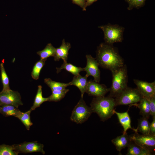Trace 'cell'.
Returning a JSON list of instances; mask_svg holds the SVG:
<instances>
[{
  "mask_svg": "<svg viewBox=\"0 0 155 155\" xmlns=\"http://www.w3.org/2000/svg\"><path fill=\"white\" fill-rule=\"evenodd\" d=\"M112 45L101 43L97 48L96 58L99 66L111 71L124 65L123 59Z\"/></svg>",
  "mask_w": 155,
  "mask_h": 155,
  "instance_id": "cell-1",
  "label": "cell"
},
{
  "mask_svg": "<svg viewBox=\"0 0 155 155\" xmlns=\"http://www.w3.org/2000/svg\"><path fill=\"white\" fill-rule=\"evenodd\" d=\"M90 105L92 113H96L102 121L110 118L115 114L114 98L109 96L93 98Z\"/></svg>",
  "mask_w": 155,
  "mask_h": 155,
  "instance_id": "cell-2",
  "label": "cell"
},
{
  "mask_svg": "<svg viewBox=\"0 0 155 155\" xmlns=\"http://www.w3.org/2000/svg\"><path fill=\"white\" fill-rule=\"evenodd\" d=\"M112 82L109 88V96L114 98L116 97L128 86V76L126 65L111 71Z\"/></svg>",
  "mask_w": 155,
  "mask_h": 155,
  "instance_id": "cell-3",
  "label": "cell"
},
{
  "mask_svg": "<svg viewBox=\"0 0 155 155\" xmlns=\"http://www.w3.org/2000/svg\"><path fill=\"white\" fill-rule=\"evenodd\" d=\"M143 97L137 88L127 86L114 98L115 106L127 105L135 106Z\"/></svg>",
  "mask_w": 155,
  "mask_h": 155,
  "instance_id": "cell-4",
  "label": "cell"
},
{
  "mask_svg": "<svg viewBox=\"0 0 155 155\" xmlns=\"http://www.w3.org/2000/svg\"><path fill=\"white\" fill-rule=\"evenodd\" d=\"M92 113L90 107L86 104L83 97L81 98L72 112L70 120L77 124L86 121Z\"/></svg>",
  "mask_w": 155,
  "mask_h": 155,
  "instance_id": "cell-5",
  "label": "cell"
},
{
  "mask_svg": "<svg viewBox=\"0 0 155 155\" xmlns=\"http://www.w3.org/2000/svg\"><path fill=\"white\" fill-rule=\"evenodd\" d=\"M99 28L104 32L106 43L112 44L115 42L122 41L123 29L121 27L108 25L100 26Z\"/></svg>",
  "mask_w": 155,
  "mask_h": 155,
  "instance_id": "cell-6",
  "label": "cell"
},
{
  "mask_svg": "<svg viewBox=\"0 0 155 155\" xmlns=\"http://www.w3.org/2000/svg\"><path fill=\"white\" fill-rule=\"evenodd\" d=\"M11 105L17 108L23 105L20 94L11 89L0 92V106Z\"/></svg>",
  "mask_w": 155,
  "mask_h": 155,
  "instance_id": "cell-7",
  "label": "cell"
},
{
  "mask_svg": "<svg viewBox=\"0 0 155 155\" xmlns=\"http://www.w3.org/2000/svg\"><path fill=\"white\" fill-rule=\"evenodd\" d=\"M131 140L140 146L154 152L155 148V135H140L138 132L130 136Z\"/></svg>",
  "mask_w": 155,
  "mask_h": 155,
  "instance_id": "cell-8",
  "label": "cell"
},
{
  "mask_svg": "<svg viewBox=\"0 0 155 155\" xmlns=\"http://www.w3.org/2000/svg\"><path fill=\"white\" fill-rule=\"evenodd\" d=\"M13 145L15 150L18 154L40 152L43 154H45V152L43 149L44 145L37 141L25 142L19 144Z\"/></svg>",
  "mask_w": 155,
  "mask_h": 155,
  "instance_id": "cell-9",
  "label": "cell"
},
{
  "mask_svg": "<svg viewBox=\"0 0 155 155\" xmlns=\"http://www.w3.org/2000/svg\"><path fill=\"white\" fill-rule=\"evenodd\" d=\"M86 65L84 68V71L86 72V75L87 77L92 76L94 78V81L99 83L100 81V71L99 68V64L96 58L92 57L91 55H86Z\"/></svg>",
  "mask_w": 155,
  "mask_h": 155,
  "instance_id": "cell-10",
  "label": "cell"
},
{
  "mask_svg": "<svg viewBox=\"0 0 155 155\" xmlns=\"http://www.w3.org/2000/svg\"><path fill=\"white\" fill-rule=\"evenodd\" d=\"M109 91L104 84H100L94 80L88 81L86 92L90 96L95 97L104 96Z\"/></svg>",
  "mask_w": 155,
  "mask_h": 155,
  "instance_id": "cell-11",
  "label": "cell"
},
{
  "mask_svg": "<svg viewBox=\"0 0 155 155\" xmlns=\"http://www.w3.org/2000/svg\"><path fill=\"white\" fill-rule=\"evenodd\" d=\"M133 81L143 96L148 98L155 95V81L149 82L136 79H134Z\"/></svg>",
  "mask_w": 155,
  "mask_h": 155,
  "instance_id": "cell-12",
  "label": "cell"
},
{
  "mask_svg": "<svg viewBox=\"0 0 155 155\" xmlns=\"http://www.w3.org/2000/svg\"><path fill=\"white\" fill-rule=\"evenodd\" d=\"M71 48V45L69 43L65 42L63 39L61 46L56 49L55 54L53 57L55 61H58L60 59L64 61H67L69 54V51Z\"/></svg>",
  "mask_w": 155,
  "mask_h": 155,
  "instance_id": "cell-13",
  "label": "cell"
},
{
  "mask_svg": "<svg viewBox=\"0 0 155 155\" xmlns=\"http://www.w3.org/2000/svg\"><path fill=\"white\" fill-rule=\"evenodd\" d=\"M128 111V110L125 112L119 113L115 110L114 113L118 118L119 123L123 128V133H126L127 131L129 129L133 130L135 132H137L136 129L133 128L131 126V120Z\"/></svg>",
  "mask_w": 155,
  "mask_h": 155,
  "instance_id": "cell-14",
  "label": "cell"
},
{
  "mask_svg": "<svg viewBox=\"0 0 155 155\" xmlns=\"http://www.w3.org/2000/svg\"><path fill=\"white\" fill-rule=\"evenodd\" d=\"M86 76H82L80 74L74 76L72 81L69 82L70 86L73 85L78 88L81 92V97H83L86 92L88 81Z\"/></svg>",
  "mask_w": 155,
  "mask_h": 155,
  "instance_id": "cell-15",
  "label": "cell"
},
{
  "mask_svg": "<svg viewBox=\"0 0 155 155\" xmlns=\"http://www.w3.org/2000/svg\"><path fill=\"white\" fill-rule=\"evenodd\" d=\"M127 155H152V151L144 148L131 140L127 147Z\"/></svg>",
  "mask_w": 155,
  "mask_h": 155,
  "instance_id": "cell-16",
  "label": "cell"
},
{
  "mask_svg": "<svg viewBox=\"0 0 155 155\" xmlns=\"http://www.w3.org/2000/svg\"><path fill=\"white\" fill-rule=\"evenodd\" d=\"M131 141L130 136L126 133L113 139L111 142L115 146L116 150L120 152L123 149L128 146Z\"/></svg>",
  "mask_w": 155,
  "mask_h": 155,
  "instance_id": "cell-17",
  "label": "cell"
},
{
  "mask_svg": "<svg viewBox=\"0 0 155 155\" xmlns=\"http://www.w3.org/2000/svg\"><path fill=\"white\" fill-rule=\"evenodd\" d=\"M63 69L66 70L74 76L79 75L81 71H84V68L77 67L70 63H68L67 61H64L60 67L56 68L57 73L60 72Z\"/></svg>",
  "mask_w": 155,
  "mask_h": 155,
  "instance_id": "cell-18",
  "label": "cell"
},
{
  "mask_svg": "<svg viewBox=\"0 0 155 155\" xmlns=\"http://www.w3.org/2000/svg\"><path fill=\"white\" fill-rule=\"evenodd\" d=\"M139 103L135 106L139 109L140 114L142 117L149 119L150 113L149 104L148 99L143 97Z\"/></svg>",
  "mask_w": 155,
  "mask_h": 155,
  "instance_id": "cell-19",
  "label": "cell"
},
{
  "mask_svg": "<svg viewBox=\"0 0 155 155\" xmlns=\"http://www.w3.org/2000/svg\"><path fill=\"white\" fill-rule=\"evenodd\" d=\"M20 111L18 108L12 105L0 106V113L5 117L13 116L16 117Z\"/></svg>",
  "mask_w": 155,
  "mask_h": 155,
  "instance_id": "cell-20",
  "label": "cell"
},
{
  "mask_svg": "<svg viewBox=\"0 0 155 155\" xmlns=\"http://www.w3.org/2000/svg\"><path fill=\"white\" fill-rule=\"evenodd\" d=\"M148 118L143 117L138 120V126L136 129L137 132H139L143 135L150 134V124Z\"/></svg>",
  "mask_w": 155,
  "mask_h": 155,
  "instance_id": "cell-21",
  "label": "cell"
},
{
  "mask_svg": "<svg viewBox=\"0 0 155 155\" xmlns=\"http://www.w3.org/2000/svg\"><path fill=\"white\" fill-rule=\"evenodd\" d=\"M56 49L51 43H48L43 50L39 51L37 53L40 56V59L46 60L50 57H53L55 54Z\"/></svg>",
  "mask_w": 155,
  "mask_h": 155,
  "instance_id": "cell-22",
  "label": "cell"
},
{
  "mask_svg": "<svg viewBox=\"0 0 155 155\" xmlns=\"http://www.w3.org/2000/svg\"><path fill=\"white\" fill-rule=\"evenodd\" d=\"M48 101V98H44L42 96V86L41 85L38 86L37 92L35 97L34 102L30 109L31 111L34 110L44 102Z\"/></svg>",
  "mask_w": 155,
  "mask_h": 155,
  "instance_id": "cell-23",
  "label": "cell"
},
{
  "mask_svg": "<svg viewBox=\"0 0 155 155\" xmlns=\"http://www.w3.org/2000/svg\"><path fill=\"white\" fill-rule=\"evenodd\" d=\"M44 83L50 88L51 90H61L65 89L67 86H70L69 83H65L53 81L50 78L44 79Z\"/></svg>",
  "mask_w": 155,
  "mask_h": 155,
  "instance_id": "cell-24",
  "label": "cell"
},
{
  "mask_svg": "<svg viewBox=\"0 0 155 155\" xmlns=\"http://www.w3.org/2000/svg\"><path fill=\"white\" fill-rule=\"evenodd\" d=\"M31 111L30 109L24 113L21 111L16 117L21 121L28 130H30V127L33 125L30 119V115Z\"/></svg>",
  "mask_w": 155,
  "mask_h": 155,
  "instance_id": "cell-25",
  "label": "cell"
},
{
  "mask_svg": "<svg viewBox=\"0 0 155 155\" xmlns=\"http://www.w3.org/2000/svg\"><path fill=\"white\" fill-rule=\"evenodd\" d=\"M51 91V94L47 97L48 101L57 102L63 98L69 90L65 88L61 90H55Z\"/></svg>",
  "mask_w": 155,
  "mask_h": 155,
  "instance_id": "cell-26",
  "label": "cell"
},
{
  "mask_svg": "<svg viewBox=\"0 0 155 155\" xmlns=\"http://www.w3.org/2000/svg\"><path fill=\"white\" fill-rule=\"evenodd\" d=\"M46 61L40 59L35 63L31 73V76L33 79L37 80L39 79L40 71L44 65Z\"/></svg>",
  "mask_w": 155,
  "mask_h": 155,
  "instance_id": "cell-27",
  "label": "cell"
},
{
  "mask_svg": "<svg viewBox=\"0 0 155 155\" xmlns=\"http://www.w3.org/2000/svg\"><path fill=\"white\" fill-rule=\"evenodd\" d=\"M1 71V76L3 88L2 91H5L10 89L9 87V82L8 77L5 71L3 63L0 64Z\"/></svg>",
  "mask_w": 155,
  "mask_h": 155,
  "instance_id": "cell-28",
  "label": "cell"
},
{
  "mask_svg": "<svg viewBox=\"0 0 155 155\" xmlns=\"http://www.w3.org/2000/svg\"><path fill=\"white\" fill-rule=\"evenodd\" d=\"M18 154L15 150L13 145H0V155H18Z\"/></svg>",
  "mask_w": 155,
  "mask_h": 155,
  "instance_id": "cell-29",
  "label": "cell"
},
{
  "mask_svg": "<svg viewBox=\"0 0 155 155\" xmlns=\"http://www.w3.org/2000/svg\"><path fill=\"white\" fill-rule=\"evenodd\" d=\"M149 101L150 115L155 117V95L147 98Z\"/></svg>",
  "mask_w": 155,
  "mask_h": 155,
  "instance_id": "cell-30",
  "label": "cell"
},
{
  "mask_svg": "<svg viewBox=\"0 0 155 155\" xmlns=\"http://www.w3.org/2000/svg\"><path fill=\"white\" fill-rule=\"evenodd\" d=\"M129 5V8L137 7L142 6L145 0H125Z\"/></svg>",
  "mask_w": 155,
  "mask_h": 155,
  "instance_id": "cell-31",
  "label": "cell"
},
{
  "mask_svg": "<svg viewBox=\"0 0 155 155\" xmlns=\"http://www.w3.org/2000/svg\"><path fill=\"white\" fill-rule=\"evenodd\" d=\"M73 2L79 6L83 9L85 11L86 7V0H72Z\"/></svg>",
  "mask_w": 155,
  "mask_h": 155,
  "instance_id": "cell-32",
  "label": "cell"
},
{
  "mask_svg": "<svg viewBox=\"0 0 155 155\" xmlns=\"http://www.w3.org/2000/svg\"><path fill=\"white\" fill-rule=\"evenodd\" d=\"M152 118V121L150 124V134L155 135V117Z\"/></svg>",
  "mask_w": 155,
  "mask_h": 155,
  "instance_id": "cell-33",
  "label": "cell"
},
{
  "mask_svg": "<svg viewBox=\"0 0 155 155\" xmlns=\"http://www.w3.org/2000/svg\"><path fill=\"white\" fill-rule=\"evenodd\" d=\"M97 0H86V6L87 7L92 4L93 3L96 1Z\"/></svg>",
  "mask_w": 155,
  "mask_h": 155,
  "instance_id": "cell-34",
  "label": "cell"
}]
</instances>
